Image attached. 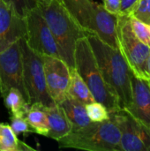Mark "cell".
Returning <instances> with one entry per match:
<instances>
[{
  "label": "cell",
  "instance_id": "cell-1",
  "mask_svg": "<svg viewBox=\"0 0 150 151\" xmlns=\"http://www.w3.org/2000/svg\"><path fill=\"white\" fill-rule=\"evenodd\" d=\"M101 73L115 93L120 110H126L132 102L133 73L118 49L102 41L93 34H87Z\"/></svg>",
  "mask_w": 150,
  "mask_h": 151
},
{
  "label": "cell",
  "instance_id": "cell-2",
  "mask_svg": "<svg viewBox=\"0 0 150 151\" xmlns=\"http://www.w3.org/2000/svg\"><path fill=\"white\" fill-rule=\"evenodd\" d=\"M52 33L61 58L70 68H75L74 51L78 41L87 34L72 19L60 0H33Z\"/></svg>",
  "mask_w": 150,
  "mask_h": 151
},
{
  "label": "cell",
  "instance_id": "cell-3",
  "mask_svg": "<svg viewBox=\"0 0 150 151\" xmlns=\"http://www.w3.org/2000/svg\"><path fill=\"white\" fill-rule=\"evenodd\" d=\"M72 19L86 33L93 34L109 45L118 49L117 16L108 12L94 0H60Z\"/></svg>",
  "mask_w": 150,
  "mask_h": 151
},
{
  "label": "cell",
  "instance_id": "cell-4",
  "mask_svg": "<svg viewBox=\"0 0 150 151\" xmlns=\"http://www.w3.org/2000/svg\"><path fill=\"white\" fill-rule=\"evenodd\" d=\"M74 64L76 71L87 84L95 100L103 104L110 114L119 111L118 98L105 82L87 36L76 43Z\"/></svg>",
  "mask_w": 150,
  "mask_h": 151
},
{
  "label": "cell",
  "instance_id": "cell-5",
  "mask_svg": "<svg viewBox=\"0 0 150 151\" xmlns=\"http://www.w3.org/2000/svg\"><path fill=\"white\" fill-rule=\"evenodd\" d=\"M60 149L88 151H118L120 131L110 118L103 122H92L86 127L71 131L57 141Z\"/></svg>",
  "mask_w": 150,
  "mask_h": 151
},
{
  "label": "cell",
  "instance_id": "cell-6",
  "mask_svg": "<svg viewBox=\"0 0 150 151\" xmlns=\"http://www.w3.org/2000/svg\"><path fill=\"white\" fill-rule=\"evenodd\" d=\"M23 62V80L28 104L39 103L44 106L56 104L50 98L46 86L42 56L34 51L25 39H20Z\"/></svg>",
  "mask_w": 150,
  "mask_h": 151
},
{
  "label": "cell",
  "instance_id": "cell-7",
  "mask_svg": "<svg viewBox=\"0 0 150 151\" xmlns=\"http://www.w3.org/2000/svg\"><path fill=\"white\" fill-rule=\"evenodd\" d=\"M117 39L118 50L126 60L132 73L136 77L149 80L146 64L150 47L136 37L128 15L117 16Z\"/></svg>",
  "mask_w": 150,
  "mask_h": 151
},
{
  "label": "cell",
  "instance_id": "cell-8",
  "mask_svg": "<svg viewBox=\"0 0 150 151\" xmlns=\"http://www.w3.org/2000/svg\"><path fill=\"white\" fill-rule=\"evenodd\" d=\"M22 14L26 23V35L24 37L27 45L41 55L61 58L57 43L38 8L33 4L26 8Z\"/></svg>",
  "mask_w": 150,
  "mask_h": 151
},
{
  "label": "cell",
  "instance_id": "cell-9",
  "mask_svg": "<svg viewBox=\"0 0 150 151\" xmlns=\"http://www.w3.org/2000/svg\"><path fill=\"white\" fill-rule=\"evenodd\" d=\"M120 131L118 151H150V129L126 110L110 114Z\"/></svg>",
  "mask_w": 150,
  "mask_h": 151
},
{
  "label": "cell",
  "instance_id": "cell-10",
  "mask_svg": "<svg viewBox=\"0 0 150 151\" xmlns=\"http://www.w3.org/2000/svg\"><path fill=\"white\" fill-rule=\"evenodd\" d=\"M11 88L19 89L28 103V97L23 80V62L20 39L5 50L0 52L1 97H4Z\"/></svg>",
  "mask_w": 150,
  "mask_h": 151
},
{
  "label": "cell",
  "instance_id": "cell-11",
  "mask_svg": "<svg viewBox=\"0 0 150 151\" xmlns=\"http://www.w3.org/2000/svg\"><path fill=\"white\" fill-rule=\"evenodd\" d=\"M26 35V23L14 3L0 0V52Z\"/></svg>",
  "mask_w": 150,
  "mask_h": 151
},
{
  "label": "cell",
  "instance_id": "cell-12",
  "mask_svg": "<svg viewBox=\"0 0 150 151\" xmlns=\"http://www.w3.org/2000/svg\"><path fill=\"white\" fill-rule=\"evenodd\" d=\"M48 93L56 104H59L67 93L71 69L60 58L42 55Z\"/></svg>",
  "mask_w": 150,
  "mask_h": 151
},
{
  "label": "cell",
  "instance_id": "cell-13",
  "mask_svg": "<svg viewBox=\"0 0 150 151\" xmlns=\"http://www.w3.org/2000/svg\"><path fill=\"white\" fill-rule=\"evenodd\" d=\"M135 119L150 129V87L147 80L132 75V102L126 109Z\"/></svg>",
  "mask_w": 150,
  "mask_h": 151
},
{
  "label": "cell",
  "instance_id": "cell-14",
  "mask_svg": "<svg viewBox=\"0 0 150 151\" xmlns=\"http://www.w3.org/2000/svg\"><path fill=\"white\" fill-rule=\"evenodd\" d=\"M45 110L49 124V131L46 137L58 141L72 131V124L60 105L53 104L49 107L46 106Z\"/></svg>",
  "mask_w": 150,
  "mask_h": 151
},
{
  "label": "cell",
  "instance_id": "cell-15",
  "mask_svg": "<svg viewBox=\"0 0 150 151\" xmlns=\"http://www.w3.org/2000/svg\"><path fill=\"white\" fill-rule=\"evenodd\" d=\"M58 105L63 109L67 119L72 124V131L81 129L92 123L88 116L86 105L75 100L69 95L66 94Z\"/></svg>",
  "mask_w": 150,
  "mask_h": 151
},
{
  "label": "cell",
  "instance_id": "cell-16",
  "mask_svg": "<svg viewBox=\"0 0 150 151\" xmlns=\"http://www.w3.org/2000/svg\"><path fill=\"white\" fill-rule=\"evenodd\" d=\"M45 107L39 103L32 104L29 105L24 117L32 128L33 133L46 137L49 131V124Z\"/></svg>",
  "mask_w": 150,
  "mask_h": 151
},
{
  "label": "cell",
  "instance_id": "cell-17",
  "mask_svg": "<svg viewBox=\"0 0 150 151\" xmlns=\"http://www.w3.org/2000/svg\"><path fill=\"white\" fill-rule=\"evenodd\" d=\"M71 69L70 82L67 88V95L74 98L75 100L82 103L83 104H88L91 102L95 101L93 97L89 88H88L85 81L80 76L75 68Z\"/></svg>",
  "mask_w": 150,
  "mask_h": 151
},
{
  "label": "cell",
  "instance_id": "cell-18",
  "mask_svg": "<svg viewBox=\"0 0 150 151\" xmlns=\"http://www.w3.org/2000/svg\"><path fill=\"white\" fill-rule=\"evenodd\" d=\"M0 151H35L26 142L19 140L9 124L0 122Z\"/></svg>",
  "mask_w": 150,
  "mask_h": 151
},
{
  "label": "cell",
  "instance_id": "cell-19",
  "mask_svg": "<svg viewBox=\"0 0 150 151\" xmlns=\"http://www.w3.org/2000/svg\"><path fill=\"white\" fill-rule=\"evenodd\" d=\"M3 98L4 106L11 115H25L29 108V104L22 93L14 88H11Z\"/></svg>",
  "mask_w": 150,
  "mask_h": 151
},
{
  "label": "cell",
  "instance_id": "cell-20",
  "mask_svg": "<svg viewBox=\"0 0 150 151\" xmlns=\"http://www.w3.org/2000/svg\"><path fill=\"white\" fill-rule=\"evenodd\" d=\"M86 111L89 119L92 122H103L111 118L108 109L97 101L86 104Z\"/></svg>",
  "mask_w": 150,
  "mask_h": 151
},
{
  "label": "cell",
  "instance_id": "cell-21",
  "mask_svg": "<svg viewBox=\"0 0 150 151\" xmlns=\"http://www.w3.org/2000/svg\"><path fill=\"white\" fill-rule=\"evenodd\" d=\"M128 16L150 25V0H137L132 7Z\"/></svg>",
  "mask_w": 150,
  "mask_h": 151
},
{
  "label": "cell",
  "instance_id": "cell-22",
  "mask_svg": "<svg viewBox=\"0 0 150 151\" xmlns=\"http://www.w3.org/2000/svg\"><path fill=\"white\" fill-rule=\"evenodd\" d=\"M129 17H130V23H131L132 29L134 35H136V37L144 44L150 47V30L149 26L133 17L131 16Z\"/></svg>",
  "mask_w": 150,
  "mask_h": 151
},
{
  "label": "cell",
  "instance_id": "cell-23",
  "mask_svg": "<svg viewBox=\"0 0 150 151\" xmlns=\"http://www.w3.org/2000/svg\"><path fill=\"white\" fill-rule=\"evenodd\" d=\"M10 126L17 135L20 134H27L33 133L32 128L23 115H11L10 118Z\"/></svg>",
  "mask_w": 150,
  "mask_h": 151
},
{
  "label": "cell",
  "instance_id": "cell-24",
  "mask_svg": "<svg viewBox=\"0 0 150 151\" xmlns=\"http://www.w3.org/2000/svg\"><path fill=\"white\" fill-rule=\"evenodd\" d=\"M103 5L104 9L113 15L120 14L121 0H103Z\"/></svg>",
  "mask_w": 150,
  "mask_h": 151
},
{
  "label": "cell",
  "instance_id": "cell-25",
  "mask_svg": "<svg viewBox=\"0 0 150 151\" xmlns=\"http://www.w3.org/2000/svg\"><path fill=\"white\" fill-rule=\"evenodd\" d=\"M137 0H121V9H120V14L128 15L132 7L136 3ZM119 15V14H118Z\"/></svg>",
  "mask_w": 150,
  "mask_h": 151
},
{
  "label": "cell",
  "instance_id": "cell-26",
  "mask_svg": "<svg viewBox=\"0 0 150 151\" xmlns=\"http://www.w3.org/2000/svg\"><path fill=\"white\" fill-rule=\"evenodd\" d=\"M5 1H10V2L14 3V4H15V5L18 7V9L21 12V13H22V12H23L26 8L31 6V5L27 3L28 0H5Z\"/></svg>",
  "mask_w": 150,
  "mask_h": 151
},
{
  "label": "cell",
  "instance_id": "cell-27",
  "mask_svg": "<svg viewBox=\"0 0 150 151\" xmlns=\"http://www.w3.org/2000/svg\"><path fill=\"white\" fill-rule=\"evenodd\" d=\"M146 68H147V73L149 75V79H150V51L147 59V64H146Z\"/></svg>",
  "mask_w": 150,
  "mask_h": 151
},
{
  "label": "cell",
  "instance_id": "cell-28",
  "mask_svg": "<svg viewBox=\"0 0 150 151\" xmlns=\"http://www.w3.org/2000/svg\"><path fill=\"white\" fill-rule=\"evenodd\" d=\"M148 81V82H149V87H150V79H149V80H147Z\"/></svg>",
  "mask_w": 150,
  "mask_h": 151
},
{
  "label": "cell",
  "instance_id": "cell-29",
  "mask_svg": "<svg viewBox=\"0 0 150 151\" xmlns=\"http://www.w3.org/2000/svg\"><path fill=\"white\" fill-rule=\"evenodd\" d=\"M149 26V30H150V25H148Z\"/></svg>",
  "mask_w": 150,
  "mask_h": 151
}]
</instances>
